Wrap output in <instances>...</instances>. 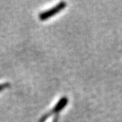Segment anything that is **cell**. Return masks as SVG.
Wrapping results in <instances>:
<instances>
[{"label": "cell", "instance_id": "cell-2", "mask_svg": "<svg viewBox=\"0 0 122 122\" xmlns=\"http://www.w3.org/2000/svg\"><path fill=\"white\" fill-rule=\"evenodd\" d=\"M68 99L66 97H63L62 98H60V100L57 102V103L55 104V106L54 107V108L52 109V112L54 113H57V112H59L60 111L63 110L66 106L68 104Z\"/></svg>", "mask_w": 122, "mask_h": 122}, {"label": "cell", "instance_id": "cell-3", "mask_svg": "<svg viewBox=\"0 0 122 122\" xmlns=\"http://www.w3.org/2000/svg\"><path fill=\"white\" fill-rule=\"evenodd\" d=\"M9 83H4V84H0V92L4 91L5 89L7 88V87H9Z\"/></svg>", "mask_w": 122, "mask_h": 122}, {"label": "cell", "instance_id": "cell-1", "mask_svg": "<svg viewBox=\"0 0 122 122\" xmlns=\"http://www.w3.org/2000/svg\"><path fill=\"white\" fill-rule=\"evenodd\" d=\"M66 2H60L53 7L50 8V9L43 11L41 13L39 14V19L42 21H46L49 19L51 18L52 16H54L59 13H60L62 10H63L66 7Z\"/></svg>", "mask_w": 122, "mask_h": 122}]
</instances>
